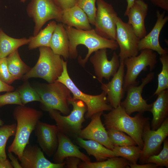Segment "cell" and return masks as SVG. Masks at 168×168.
<instances>
[{
	"mask_svg": "<svg viewBox=\"0 0 168 168\" xmlns=\"http://www.w3.org/2000/svg\"><path fill=\"white\" fill-rule=\"evenodd\" d=\"M107 49H100L94 52L90 58L95 74L102 82L103 78L109 80L117 71L120 64L118 55L114 52L110 60L108 59Z\"/></svg>",
	"mask_w": 168,
	"mask_h": 168,
	"instance_id": "5bb4252c",
	"label": "cell"
},
{
	"mask_svg": "<svg viewBox=\"0 0 168 168\" xmlns=\"http://www.w3.org/2000/svg\"><path fill=\"white\" fill-rule=\"evenodd\" d=\"M77 139L79 146L84 149L89 156H93L97 161H102L115 157L112 150L97 142L84 140L79 137H77Z\"/></svg>",
	"mask_w": 168,
	"mask_h": 168,
	"instance_id": "d4e9b609",
	"label": "cell"
},
{
	"mask_svg": "<svg viewBox=\"0 0 168 168\" xmlns=\"http://www.w3.org/2000/svg\"><path fill=\"white\" fill-rule=\"evenodd\" d=\"M110 111L103 114L104 125L106 128L116 129L126 133L142 149L144 145L142 134L145 126L150 122L149 118L144 117L142 113H139L131 117L120 105Z\"/></svg>",
	"mask_w": 168,
	"mask_h": 168,
	"instance_id": "3957f363",
	"label": "cell"
},
{
	"mask_svg": "<svg viewBox=\"0 0 168 168\" xmlns=\"http://www.w3.org/2000/svg\"><path fill=\"white\" fill-rule=\"evenodd\" d=\"M81 160L75 157L70 156L67 157L65 160V167L67 168H77L81 162Z\"/></svg>",
	"mask_w": 168,
	"mask_h": 168,
	"instance_id": "ab89813d",
	"label": "cell"
},
{
	"mask_svg": "<svg viewBox=\"0 0 168 168\" xmlns=\"http://www.w3.org/2000/svg\"><path fill=\"white\" fill-rule=\"evenodd\" d=\"M0 79L8 85L14 81L8 69L7 57L0 58Z\"/></svg>",
	"mask_w": 168,
	"mask_h": 168,
	"instance_id": "74e56055",
	"label": "cell"
},
{
	"mask_svg": "<svg viewBox=\"0 0 168 168\" xmlns=\"http://www.w3.org/2000/svg\"><path fill=\"white\" fill-rule=\"evenodd\" d=\"M124 61L120 60L119 67L111 80L107 83H102L101 86L103 91L106 94L107 101L113 108H116L120 105L125 93L123 87L125 75Z\"/></svg>",
	"mask_w": 168,
	"mask_h": 168,
	"instance_id": "ac0fdd59",
	"label": "cell"
},
{
	"mask_svg": "<svg viewBox=\"0 0 168 168\" xmlns=\"http://www.w3.org/2000/svg\"><path fill=\"white\" fill-rule=\"evenodd\" d=\"M162 69L158 75V86L154 95H157L162 91L168 89V55H160Z\"/></svg>",
	"mask_w": 168,
	"mask_h": 168,
	"instance_id": "d6a6232c",
	"label": "cell"
},
{
	"mask_svg": "<svg viewBox=\"0 0 168 168\" xmlns=\"http://www.w3.org/2000/svg\"><path fill=\"white\" fill-rule=\"evenodd\" d=\"M67 61H63V71L56 81L65 85L72 94L74 99L82 101L87 107L85 115L86 119L91 118L94 114L104 111H110L113 107L107 103L106 94L103 91L100 94L92 95L81 91L70 77L67 70Z\"/></svg>",
	"mask_w": 168,
	"mask_h": 168,
	"instance_id": "52a82bcc",
	"label": "cell"
},
{
	"mask_svg": "<svg viewBox=\"0 0 168 168\" xmlns=\"http://www.w3.org/2000/svg\"><path fill=\"white\" fill-rule=\"evenodd\" d=\"M55 21H50L44 29L41 30L35 36H30L28 49L32 50L41 47H49L50 41L57 25Z\"/></svg>",
	"mask_w": 168,
	"mask_h": 168,
	"instance_id": "83f0119b",
	"label": "cell"
},
{
	"mask_svg": "<svg viewBox=\"0 0 168 168\" xmlns=\"http://www.w3.org/2000/svg\"><path fill=\"white\" fill-rule=\"evenodd\" d=\"M13 168L11 162L7 158L4 160H0V168Z\"/></svg>",
	"mask_w": 168,
	"mask_h": 168,
	"instance_id": "f6af8a7d",
	"label": "cell"
},
{
	"mask_svg": "<svg viewBox=\"0 0 168 168\" xmlns=\"http://www.w3.org/2000/svg\"><path fill=\"white\" fill-rule=\"evenodd\" d=\"M135 0H127V5L125 11L124 13V15L126 16V14L129 9L133 4V2Z\"/></svg>",
	"mask_w": 168,
	"mask_h": 168,
	"instance_id": "bcb514c9",
	"label": "cell"
},
{
	"mask_svg": "<svg viewBox=\"0 0 168 168\" xmlns=\"http://www.w3.org/2000/svg\"><path fill=\"white\" fill-rule=\"evenodd\" d=\"M148 9V4L143 0H135L126 14L128 17L127 23L140 39L147 34L145 20Z\"/></svg>",
	"mask_w": 168,
	"mask_h": 168,
	"instance_id": "ffe728a7",
	"label": "cell"
},
{
	"mask_svg": "<svg viewBox=\"0 0 168 168\" xmlns=\"http://www.w3.org/2000/svg\"><path fill=\"white\" fill-rule=\"evenodd\" d=\"M97 0H77L76 5L86 14L91 25H95L96 7V3Z\"/></svg>",
	"mask_w": 168,
	"mask_h": 168,
	"instance_id": "d590c367",
	"label": "cell"
},
{
	"mask_svg": "<svg viewBox=\"0 0 168 168\" xmlns=\"http://www.w3.org/2000/svg\"><path fill=\"white\" fill-rule=\"evenodd\" d=\"M16 90L19 93L21 102L24 105L34 101L41 102V100L39 94L28 82L24 83Z\"/></svg>",
	"mask_w": 168,
	"mask_h": 168,
	"instance_id": "836d02e7",
	"label": "cell"
},
{
	"mask_svg": "<svg viewBox=\"0 0 168 168\" xmlns=\"http://www.w3.org/2000/svg\"><path fill=\"white\" fill-rule=\"evenodd\" d=\"M14 104L23 105L21 102L19 93L17 90L0 95V108L7 105Z\"/></svg>",
	"mask_w": 168,
	"mask_h": 168,
	"instance_id": "8d00e7d4",
	"label": "cell"
},
{
	"mask_svg": "<svg viewBox=\"0 0 168 168\" xmlns=\"http://www.w3.org/2000/svg\"><path fill=\"white\" fill-rule=\"evenodd\" d=\"M168 136V117L156 130L151 129L150 122L146 124L142 134L144 145L138 160L140 164H145L149 156L157 154L160 152L161 144Z\"/></svg>",
	"mask_w": 168,
	"mask_h": 168,
	"instance_id": "7c38bea8",
	"label": "cell"
},
{
	"mask_svg": "<svg viewBox=\"0 0 168 168\" xmlns=\"http://www.w3.org/2000/svg\"><path fill=\"white\" fill-rule=\"evenodd\" d=\"M22 168H63L65 162L53 163L45 156L44 152L37 145L27 144L20 160Z\"/></svg>",
	"mask_w": 168,
	"mask_h": 168,
	"instance_id": "2e32d148",
	"label": "cell"
},
{
	"mask_svg": "<svg viewBox=\"0 0 168 168\" xmlns=\"http://www.w3.org/2000/svg\"><path fill=\"white\" fill-rule=\"evenodd\" d=\"M57 136L58 146L53 155V160L54 163H63L66 158L70 156L77 157L84 161H91L90 158L82 152L79 147L73 144L67 135L59 132Z\"/></svg>",
	"mask_w": 168,
	"mask_h": 168,
	"instance_id": "44dd1931",
	"label": "cell"
},
{
	"mask_svg": "<svg viewBox=\"0 0 168 168\" xmlns=\"http://www.w3.org/2000/svg\"><path fill=\"white\" fill-rule=\"evenodd\" d=\"M63 25L67 32L69 40V58L75 59L77 57V47L79 45H83L88 49L87 54L84 58H82L80 56L78 58L79 63L83 67L84 66L91 55L95 51L104 48L115 50L119 47L116 41L100 36L96 32L94 29L81 30Z\"/></svg>",
	"mask_w": 168,
	"mask_h": 168,
	"instance_id": "6da1fadb",
	"label": "cell"
},
{
	"mask_svg": "<svg viewBox=\"0 0 168 168\" xmlns=\"http://www.w3.org/2000/svg\"><path fill=\"white\" fill-rule=\"evenodd\" d=\"M69 44L68 35L63 24H57L51 37L49 47L55 54L66 59L69 58Z\"/></svg>",
	"mask_w": 168,
	"mask_h": 168,
	"instance_id": "cb8c5ba5",
	"label": "cell"
},
{
	"mask_svg": "<svg viewBox=\"0 0 168 168\" xmlns=\"http://www.w3.org/2000/svg\"><path fill=\"white\" fill-rule=\"evenodd\" d=\"M154 75V72H150L145 77L142 79L140 85H130L126 89V97L121 102L120 105L129 115L135 112L143 113L145 111H150L152 104L147 103V100L142 98V93L143 88L153 79Z\"/></svg>",
	"mask_w": 168,
	"mask_h": 168,
	"instance_id": "4fadbf2b",
	"label": "cell"
},
{
	"mask_svg": "<svg viewBox=\"0 0 168 168\" xmlns=\"http://www.w3.org/2000/svg\"><path fill=\"white\" fill-rule=\"evenodd\" d=\"M34 88L41 98L43 110H55L67 115L70 113L68 100L72 97L71 92L64 84L55 81L48 84L39 83Z\"/></svg>",
	"mask_w": 168,
	"mask_h": 168,
	"instance_id": "5b68a950",
	"label": "cell"
},
{
	"mask_svg": "<svg viewBox=\"0 0 168 168\" xmlns=\"http://www.w3.org/2000/svg\"><path fill=\"white\" fill-rule=\"evenodd\" d=\"M129 166L131 168H156L158 167L157 165L154 163H147L142 164L129 163Z\"/></svg>",
	"mask_w": 168,
	"mask_h": 168,
	"instance_id": "b9f144b4",
	"label": "cell"
},
{
	"mask_svg": "<svg viewBox=\"0 0 168 168\" xmlns=\"http://www.w3.org/2000/svg\"><path fill=\"white\" fill-rule=\"evenodd\" d=\"M103 113V111H101L93 115L91 118L90 123L81 130L77 137L96 141L112 150L114 146L110 140L107 131L101 119Z\"/></svg>",
	"mask_w": 168,
	"mask_h": 168,
	"instance_id": "e0dca14e",
	"label": "cell"
},
{
	"mask_svg": "<svg viewBox=\"0 0 168 168\" xmlns=\"http://www.w3.org/2000/svg\"><path fill=\"white\" fill-rule=\"evenodd\" d=\"M43 114L40 110L25 105H18L13 110V116L16 121L15 138L8 147V152L13 153L21 160L24 149L29 144V139L32 132Z\"/></svg>",
	"mask_w": 168,
	"mask_h": 168,
	"instance_id": "7a4b0ae2",
	"label": "cell"
},
{
	"mask_svg": "<svg viewBox=\"0 0 168 168\" xmlns=\"http://www.w3.org/2000/svg\"><path fill=\"white\" fill-rule=\"evenodd\" d=\"M157 96L156 100L152 103L150 111L153 115L151 125L153 130L158 128L168 115V89L162 91Z\"/></svg>",
	"mask_w": 168,
	"mask_h": 168,
	"instance_id": "603a6c76",
	"label": "cell"
},
{
	"mask_svg": "<svg viewBox=\"0 0 168 168\" xmlns=\"http://www.w3.org/2000/svg\"><path fill=\"white\" fill-rule=\"evenodd\" d=\"M4 122L3 120L0 118V127L3 125Z\"/></svg>",
	"mask_w": 168,
	"mask_h": 168,
	"instance_id": "7dc6e473",
	"label": "cell"
},
{
	"mask_svg": "<svg viewBox=\"0 0 168 168\" xmlns=\"http://www.w3.org/2000/svg\"><path fill=\"white\" fill-rule=\"evenodd\" d=\"M166 12L161 13L156 11V21L152 29L139 41L138 49L139 51L147 49L157 52L160 55L168 54L167 50L162 47L159 41L160 32L168 21V16H165Z\"/></svg>",
	"mask_w": 168,
	"mask_h": 168,
	"instance_id": "d6986e66",
	"label": "cell"
},
{
	"mask_svg": "<svg viewBox=\"0 0 168 168\" xmlns=\"http://www.w3.org/2000/svg\"><path fill=\"white\" fill-rule=\"evenodd\" d=\"M162 149L158 154L149 156L145 163H154L158 167H168V140L166 138L163 141Z\"/></svg>",
	"mask_w": 168,
	"mask_h": 168,
	"instance_id": "e575fe53",
	"label": "cell"
},
{
	"mask_svg": "<svg viewBox=\"0 0 168 168\" xmlns=\"http://www.w3.org/2000/svg\"><path fill=\"white\" fill-rule=\"evenodd\" d=\"M63 10L71 7L77 4V0H54Z\"/></svg>",
	"mask_w": 168,
	"mask_h": 168,
	"instance_id": "f35d334b",
	"label": "cell"
},
{
	"mask_svg": "<svg viewBox=\"0 0 168 168\" xmlns=\"http://www.w3.org/2000/svg\"><path fill=\"white\" fill-rule=\"evenodd\" d=\"M35 130L37 142L40 147L49 157L53 156L58 144L57 134L59 131L57 126L39 120Z\"/></svg>",
	"mask_w": 168,
	"mask_h": 168,
	"instance_id": "9a60e30c",
	"label": "cell"
},
{
	"mask_svg": "<svg viewBox=\"0 0 168 168\" xmlns=\"http://www.w3.org/2000/svg\"><path fill=\"white\" fill-rule=\"evenodd\" d=\"M107 131L110 140L114 147L137 145L133 138L122 131L113 128L108 129Z\"/></svg>",
	"mask_w": 168,
	"mask_h": 168,
	"instance_id": "4dcf8cb0",
	"label": "cell"
},
{
	"mask_svg": "<svg viewBox=\"0 0 168 168\" xmlns=\"http://www.w3.org/2000/svg\"><path fill=\"white\" fill-rule=\"evenodd\" d=\"M61 23L78 30L92 29L87 15L77 5L63 11Z\"/></svg>",
	"mask_w": 168,
	"mask_h": 168,
	"instance_id": "7402d4cb",
	"label": "cell"
},
{
	"mask_svg": "<svg viewBox=\"0 0 168 168\" xmlns=\"http://www.w3.org/2000/svg\"><path fill=\"white\" fill-rule=\"evenodd\" d=\"M94 29L105 38L115 41L117 13L111 4L104 0H97Z\"/></svg>",
	"mask_w": 168,
	"mask_h": 168,
	"instance_id": "30bf717a",
	"label": "cell"
},
{
	"mask_svg": "<svg viewBox=\"0 0 168 168\" xmlns=\"http://www.w3.org/2000/svg\"><path fill=\"white\" fill-rule=\"evenodd\" d=\"M7 155L11 161V163L13 168H22L20 164L19 163L17 158L14 156L12 152H8Z\"/></svg>",
	"mask_w": 168,
	"mask_h": 168,
	"instance_id": "ee69618b",
	"label": "cell"
},
{
	"mask_svg": "<svg viewBox=\"0 0 168 168\" xmlns=\"http://www.w3.org/2000/svg\"><path fill=\"white\" fill-rule=\"evenodd\" d=\"M152 4L165 12L168 11V0H150Z\"/></svg>",
	"mask_w": 168,
	"mask_h": 168,
	"instance_id": "60d3db41",
	"label": "cell"
},
{
	"mask_svg": "<svg viewBox=\"0 0 168 168\" xmlns=\"http://www.w3.org/2000/svg\"><path fill=\"white\" fill-rule=\"evenodd\" d=\"M129 162L123 157H114L105 161L96 162H81L79 168H129Z\"/></svg>",
	"mask_w": 168,
	"mask_h": 168,
	"instance_id": "f1b7e54d",
	"label": "cell"
},
{
	"mask_svg": "<svg viewBox=\"0 0 168 168\" xmlns=\"http://www.w3.org/2000/svg\"><path fill=\"white\" fill-rule=\"evenodd\" d=\"M115 41L120 49L119 60L138 55L140 39L136 35L131 25L118 17L116 22Z\"/></svg>",
	"mask_w": 168,
	"mask_h": 168,
	"instance_id": "8fae6325",
	"label": "cell"
},
{
	"mask_svg": "<svg viewBox=\"0 0 168 168\" xmlns=\"http://www.w3.org/2000/svg\"><path fill=\"white\" fill-rule=\"evenodd\" d=\"M29 38H15L0 29V58L7 57L20 47L28 44Z\"/></svg>",
	"mask_w": 168,
	"mask_h": 168,
	"instance_id": "484cf974",
	"label": "cell"
},
{
	"mask_svg": "<svg viewBox=\"0 0 168 168\" xmlns=\"http://www.w3.org/2000/svg\"><path fill=\"white\" fill-rule=\"evenodd\" d=\"M40 55L35 66L22 78L24 80L33 77L41 78L49 83L57 80L63 71V59L48 47L39 48Z\"/></svg>",
	"mask_w": 168,
	"mask_h": 168,
	"instance_id": "277c9868",
	"label": "cell"
},
{
	"mask_svg": "<svg viewBox=\"0 0 168 168\" xmlns=\"http://www.w3.org/2000/svg\"><path fill=\"white\" fill-rule=\"evenodd\" d=\"M115 157H121L129 163H137L142 153V149L136 145L114 147L112 150Z\"/></svg>",
	"mask_w": 168,
	"mask_h": 168,
	"instance_id": "f546056e",
	"label": "cell"
},
{
	"mask_svg": "<svg viewBox=\"0 0 168 168\" xmlns=\"http://www.w3.org/2000/svg\"><path fill=\"white\" fill-rule=\"evenodd\" d=\"M26 0H20V1L24 3L26 1Z\"/></svg>",
	"mask_w": 168,
	"mask_h": 168,
	"instance_id": "c3c4849f",
	"label": "cell"
},
{
	"mask_svg": "<svg viewBox=\"0 0 168 168\" xmlns=\"http://www.w3.org/2000/svg\"><path fill=\"white\" fill-rule=\"evenodd\" d=\"M9 71L14 81L21 79L31 68L21 58L18 49L7 57Z\"/></svg>",
	"mask_w": 168,
	"mask_h": 168,
	"instance_id": "4316f807",
	"label": "cell"
},
{
	"mask_svg": "<svg viewBox=\"0 0 168 168\" xmlns=\"http://www.w3.org/2000/svg\"><path fill=\"white\" fill-rule=\"evenodd\" d=\"M26 11L35 23L33 36L36 35L49 20L55 19L61 22L63 10L54 0H31Z\"/></svg>",
	"mask_w": 168,
	"mask_h": 168,
	"instance_id": "ba28073f",
	"label": "cell"
},
{
	"mask_svg": "<svg viewBox=\"0 0 168 168\" xmlns=\"http://www.w3.org/2000/svg\"><path fill=\"white\" fill-rule=\"evenodd\" d=\"M16 124L3 125L0 127V160L7 158L6 147L9 138L15 135Z\"/></svg>",
	"mask_w": 168,
	"mask_h": 168,
	"instance_id": "1f68e13d",
	"label": "cell"
},
{
	"mask_svg": "<svg viewBox=\"0 0 168 168\" xmlns=\"http://www.w3.org/2000/svg\"><path fill=\"white\" fill-rule=\"evenodd\" d=\"M140 51L139 55L128 58L124 61L126 67L123 86L125 91L130 85H138L139 82H137L136 79L141 72L146 70L148 67H149L151 72L154 68L157 63L156 52L147 49Z\"/></svg>",
	"mask_w": 168,
	"mask_h": 168,
	"instance_id": "9c48e42d",
	"label": "cell"
},
{
	"mask_svg": "<svg viewBox=\"0 0 168 168\" xmlns=\"http://www.w3.org/2000/svg\"><path fill=\"white\" fill-rule=\"evenodd\" d=\"M14 87L7 84L0 79V92H11L14 90Z\"/></svg>",
	"mask_w": 168,
	"mask_h": 168,
	"instance_id": "7bdbcfd3",
	"label": "cell"
},
{
	"mask_svg": "<svg viewBox=\"0 0 168 168\" xmlns=\"http://www.w3.org/2000/svg\"><path fill=\"white\" fill-rule=\"evenodd\" d=\"M68 103L72 105L73 109L66 116L61 115L57 110L49 109L47 111L50 118L55 121L59 132L66 135L77 137L85 121L84 116L87 111V107L82 100L72 97L68 100Z\"/></svg>",
	"mask_w": 168,
	"mask_h": 168,
	"instance_id": "8992f818",
	"label": "cell"
}]
</instances>
